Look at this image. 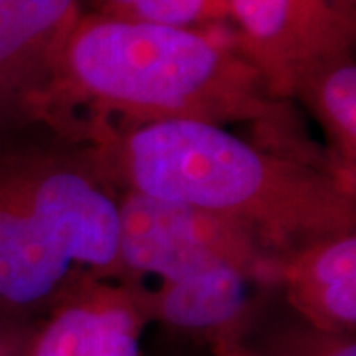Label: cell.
<instances>
[{"label":"cell","mask_w":356,"mask_h":356,"mask_svg":"<svg viewBox=\"0 0 356 356\" xmlns=\"http://www.w3.org/2000/svg\"><path fill=\"white\" fill-rule=\"evenodd\" d=\"M18 105L50 119L88 109L83 127L91 129L81 137L166 119L252 123L267 145L323 161L299 145L291 107L269 91L240 48L202 30L79 14L48 76Z\"/></svg>","instance_id":"cell-1"},{"label":"cell","mask_w":356,"mask_h":356,"mask_svg":"<svg viewBox=\"0 0 356 356\" xmlns=\"http://www.w3.org/2000/svg\"><path fill=\"white\" fill-rule=\"evenodd\" d=\"M115 188L222 218L280 257L355 232V178L332 163L191 119L86 135Z\"/></svg>","instance_id":"cell-2"},{"label":"cell","mask_w":356,"mask_h":356,"mask_svg":"<svg viewBox=\"0 0 356 356\" xmlns=\"http://www.w3.org/2000/svg\"><path fill=\"white\" fill-rule=\"evenodd\" d=\"M72 129L0 107V313L34 317L119 273V194Z\"/></svg>","instance_id":"cell-3"},{"label":"cell","mask_w":356,"mask_h":356,"mask_svg":"<svg viewBox=\"0 0 356 356\" xmlns=\"http://www.w3.org/2000/svg\"><path fill=\"white\" fill-rule=\"evenodd\" d=\"M226 261L267 281L280 277V257L236 224L139 192L119 194V273L135 285L156 281L140 307L168 285Z\"/></svg>","instance_id":"cell-4"},{"label":"cell","mask_w":356,"mask_h":356,"mask_svg":"<svg viewBox=\"0 0 356 356\" xmlns=\"http://www.w3.org/2000/svg\"><path fill=\"white\" fill-rule=\"evenodd\" d=\"M238 48L269 91L289 99L318 65L350 54L355 20L346 0H228Z\"/></svg>","instance_id":"cell-5"},{"label":"cell","mask_w":356,"mask_h":356,"mask_svg":"<svg viewBox=\"0 0 356 356\" xmlns=\"http://www.w3.org/2000/svg\"><path fill=\"white\" fill-rule=\"evenodd\" d=\"M280 280L305 325L317 331L355 334V232L321 238L285 255Z\"/></svg>","instance_id":"cell-6"},{"label":"cell","mask_w":356,"mask_h":356,"mask_svg":"<svg viewBox=\"0 0 356 356\" xmlns=\"http://www.w3.org/2000/svg\"><path fill=\"white\" fill-rule=\"evenodd\" d=\"M77 18L79 0H0V107L44 81Z\"/></svg>","instance_id":"cell-7"},{"label":"cell","mask_w":356,"mask_h":356,"mask_svg":"<svg viewBox=\"0 0 356 356\" xmlns=\"http://www.w3.org/2000/svg\"><path fill=\"white\" fill-rule=\"evenodd\" d=\"M261 275L238 264H218L188 280L168 285L143 303L154 317L180 331L206 334L210 341L242 337L243 321L254 303V285Z\"/></svg>","instance_id":"cell-8"},{"label":"cell","mask_w":356,"mask_h":356,"mask_svg":"<svg viewBox=\"0 0 356 356\" xmlns=\"http://www.w3.org/2000/svg\"><path fill=\"white\" fill-rule=\"evenodd\" d=\"M315 113L331 139L339 168L355 178L356 166V65L350 54L318 65L293 91Z\"/></svg>","instance_id":"cell-9"},{"label":"cell","mask_w":356,"mask_h":356,"mask_svg":"<svg viewBox=\"0 0 356 356\" xmlns=\"http://www.w3.org/2000/svg\"><path fill=\"white\" fill-rule=\"evenodd\" d=\"M99 16L168 26L184 30H200L232 18L228 0H91Z\"/></svg>","instance_id":"cell-10"},{"label":"cell","mask_w":356,"mask_h":356,"mask_svg":"<svg viewBox=\"0 0 356 356\" xmlns=\"http://www.w3.org/2000/svg\"><path fill=\"white\" fill-rule=\"evenodd\" d=\"M102 285L93 283L56 307L46 325L36 331L30 356H81L103 297Z\"/></svg>","instance_id":"cell-11"},{"label":"cell","mask_w":356,"mask_h":356,"mask_svg":"<svg viewBox=\"0 0 356 356\" xmlns=\"http://www.w3.org/2000/svg\"><path fill=\"white\" fill-rule=\"evenodd\" d=\"M145 313L135 297L105 289L81 356H140Z\"/></svg>","instance_id":"cell-12"},{"label":"cell","mask_w":356,"mask_h":356,"mask_svg":"<svg viewBox=\"0 0 356 356\" xmlns=\"http://www.w3.org/2000/svg\"><path fill=\"white\" fill-rule=\"evenodd\" d=\"M257 356H356L355 334L317 331L309 325L287 327L267 337Z\"/></svg>","instance_id":"cell-13"},{"label":"cell","mask_w":356,"mask_h":356,"mask_svg":"<svg viewBox=\"0 0 356 356\" xmlns=\"http://www.w3.org/2000/svg\"><path fill=\"white\" fill-rule=\"evenodd\" d=\"M36 331L26 318L0 313V356H30Z\"/></svg>","instance_id":"cell-14"},{"label":"cell","mask_w":356,"mask_h":356,"mask_svg":"<svg viewBox=\"0 0 356 356\" xmlns=\"http://www.w3.org/2000/svg\"><path fill=\"white\" fill-rule=\"evenodd\" d=\"M212 356H257L252 346L243 343L242 337H228L212 341Z\"/></svg>","instance_id":"cell-15"}]
</instances>
